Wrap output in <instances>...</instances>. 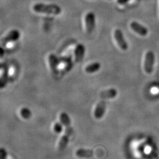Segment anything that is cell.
<instances>
[{"instance_id":"1","label":"cell","mask_w":159,"mask_h":159,"mask_svg":"<svg viewBox=\"0 0 159 159\" xmlns=\"http://www.w3.org/2000/svg\"><path fill=\"white\" fill-rule=\"evenodd\" d=\"M34 11L40 14L51 15H59L61 12V8L57 4H45L37 3L33 7Z\"/></svg>"},{"instance_id":"2","label":"cell","mask_w":159,"mask_h":159,"mask_svg":"<svg viewBox=\"0 0 159 159\" xmlns=\"http://www.w3.org/2000/svg\"><path fill=\"white\" fill-rule=\"evenodd\" d=\"M154 61L155 56L153 52L152 51H148L146 54L144 64V71L147 74H151L153 72Z\"/></svg>"},{"instance_id":"3","label":"cell","mask_w":159,"mask_h":159,"mask_svg":"<svg viewBox=\"0 0 159 159\" xmlns=\"http://www.w3.org/2000/svg\"><path fill=\"white\" fill-rule=\"evenodd\" d=\"M85 23L87 33L91 34L96 26V16L93 12H89L85 15Z\"/></svg>"},{"instance_id":"4","label":"cell","mask_w":159,"mask_h":159,"mask_svg":"<svg viewBox=\"0 0 159 159\" xmlns=\"http://www.w3.org/2000/svg\"><path fill=\"white\" fill-rule=\"evenodd\" d=\"M60 120L62 125L65 127L64 134L70 136L73 133V128L71 125V120L68 114L65 112H62L60 114Z\"/></svg>"},{"instance_id":"5","label":"cell","mask_w":159,"mask_h":159,"mask_svg":"<svg viewBox=\"0 0 159 159\" xmlns=\"http://www.w3.org/2000/svg\"><path fill=\"white\" fill-rule=\"evenodd\" d=\"M114 36L120 48L123 51H126L128 49V44L124 37L123 32L119 29H117L114 31Z\"/></svg>"},{"instance_id":"6","label":"cell","mask_w":159,"mask_h":159,"mask_svg":"<svg viewBox=\"0 0 159 159\" xmlns=\"http://www.w3.org/2000/svg\"><path fill=\"white\" fill-rule=\"evenodd\" d=\"M131 29H132L137 34L144 37L148 34V30L144 26L137 21H133L130 24Z\"/></svg>"},{"instance_id":"7","label":"cell","mask_w":159,"mask_h":159,"mask_svg":"<svg viewBox=\"0 0 159 159\" xmlns=\"http://www.w3.org/2000/svg\"><path fill=\"white\" fill-rule=\"evenodd\" d=\"M20 33L17 30H13L9 32V33L6 35V37L3 39V43L7 44L10 43H14L17 41L20 38Z\"/></svg>"},{"instance_id":"8","label":"cell","mask_w":159,"mask_h":159,"mask_svg":"<svg viewBox=\"0 0 159 159\" xmlns=\"http://www.w3.org/2000/svg\"><path fill=\"white\" fill-rule=\"evenodd\" d=\"M85 51V47L82 44H79L75 47L74 50V58L76 63H80L83 60L84 57Z\"/></svg>"},{"instance_id":"9","label":"cell","mask_w":159,"mask_h":159,"mask_svg":"<svg viewBox=\"0 0 159 159\" xmlns=\"http://www.w3.org/2000/svg\"><path fill=\"white\" fill-rule=\"evenodd\" d=\"M48 62L52 73L54 74H57L58 72V66L60 64L57 57L54 54H50L48 57Z\"/></svg>"},{"instance_id":"10","label":"cell","mask_w":159,"mask_h":159,"mask_svg":"<svg viewBox=\"0 0 159 159\" xmlns=\"http://www.w3.org/2000/svg\"><path fill=\"white\" fill-rule=\"evenodd\" d=\"M106 104L104 102H99L97 105L96 107L95 108L94 115V117L97 119H100L102 118V116H104V113L106 111Z\"/></svg>"},{"instance_id":"11","label":"cell","mask_w":159,"mask_h":159,"mask_svg":"<svg viewBox=\"0 0 159 159\" xmlns=\"http://www.w3.org/2000/svg\"><path fill=\"white\" fill-rule=\"evenodd\" d=\"M117 94V91L115 89H110L102 91L100 94V97L102 99H111L115 98Z\"/></svg>"},{"instance_id":"12","label":"cell","mask_w":159,"mask_h":159,"mask_svg":"<svg viewBox=\"0 0 159 159\" xmlns=\"http://www.w3.org/2000/svg\"><path fill=\"white\" fill-rule=\"evenodd\" d=\"M75 154L77 157L80 158H91L93 156L94 153L93 151L90 150H86V149H83L80 148L76 151Z\"/></svg>"},{"instance_id":"13","label":"cell","mask_w":159,"mask_h":159,"mask_svg":"<svg viewBox=\"0 0 159 159\" xmlns=\"http://www.w3.org/2000/svg\"><path fill=\"white\" fill-rule=\"evenodd\" d=\"M101 68V64L98 62L92 63L89 65H88L85 68V71L86 73H89V74H92L98 71Z\"/></svg>"},{"instance_id":"14","label":"cell","mask_w":159,"mask_h":159,"mask_svg":"<svg viewBox=\"0 0 159 159\" xmlns=\"http://www.w3.org/2000/svg\"><path fill=\"white\" fill-rule=\"evenodd\" d=\"M8 76H9L8 71H4L3 73L2 76L0 78V89H2L6 87V85L8 83Z\"/></svg>"},{"instance_id":"15","label":"cell","mask_w":159,"mask_h":159,"mask_svg":"<svg viewBox=\"0 0 159 159\" xmlns=\"http://www.w3.org/2000/svg\"><path fill=\"white\" fill-rule=\"evenodd\" d=\"M21 116L25 119H28L31 116V112L30 110L26 107H24L21 110Z\"/></svg>"},{"instance_id":"16","label":"cell","mask_w":159,"mask_h":159,"mask_svg":"<svg viewBox=\"0 0 159 159\" xmlns=\"http://www.w3.org/2000/svg\"><path fill=\"white\" fill-rule=\"evenodd\" d=\"M63 126L61 123H56L54 126V130L56 133H60L63 130Z\"/></svg>"},{"instance_id":"17","label":"cell","mask_w":159,"mask_h":159,"mask_svg":"<svg viewBox=\"0 0 159 159\" xmlns=\"http://www.w3.org/2000/svg\"><path fill=\"white\" fill-rule=\"evenodd\" d=\"M7 152L4 148H0V159H7Z\"/></svg>"},{"instance_id":"18","label":"cell","mask_w":159,"mask_h":159,"mask_svg":"<svg viewBox=\"0 0 159 159\" xmlns=\"http://www.w3.org/2000/svg\"><path fill=\"white\" fill-rule=\"evenodd\" d=\"M130 0H117V3L120 5H125L128 3Z\"/></svg>"}]
</instances>
